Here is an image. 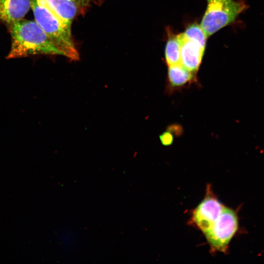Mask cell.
I'll return each mask as SVG.
<instances>
[{
    "mask_svg": "<svg viewBox=\"0 0 264 264\" xmlns=\"http://www.w3.org/2000/svg\"><path fill=\"white\" fill-rule=\"evenodd\" d=\"M7 27L11 37L8 59L40 54L65 56L36 21L22 19Z\"/></svg>",
    "mask_w": 264,
    "mask_h": 264,
    "instance_id": "obj_1",
    "label": "cell"
},
{
    "mask_svg": "<svg viewBox=\"0 0 264 264\" xmlns=\"http://www.w3.org/2000/svg\"><path fill=\"white\" fill-rule=\"evenodd\" d=\"M30 1L36 22L65 56L72 60H78L79 53L72 39L71 29L63 23L45 0Z\"/></svg>",
    "mask_w": 264,
    "mask_h": 264,
    "instance_id": "obj_2",
    "label": "cell"
},
{
    "mask_svg": "<svg viewBox=\"0 0 264 264\" xmlns=\"http://www.w3.org/2000/svg\"><path fill=\"white\" fill-rule=\"evenodd\" d=\"M207 1V8L200 25L207 38L233 22L246 6L243 2L234 0Z\"/></svg>",
    "mask_w": 264,
    "mask_h": 264,
    "instance_id": "obj_3",
    "label": "cell"
},
{
    "mask_svg": "<svg viewBox=\"0 0 264 264\" xmlns=\"http://www.w3.org/2000/svg\"><path fill=\"white\" fill-rule=\"evenodd\" d=\"M239 229L237 213L224 206L211 227L203 234L212 252H227L229 243Z\"/></svg>",
    "mask_w": 264,
    "mask_h": 264,
    "instance_id": "obj_4",
    "label": "cell"
},
{
    "mask_svg": "<svg viewBox=\"0 0 264 264\" xmlns=\"http://www.w3.org/2000/svg\"><path fill=\"white\" fill-rule=\"evenodd\" d=\"M224 205L207 186L204 198L192 211L190 222L197 229L205 233L221 214Z\"/></svg>",
    "mask_w": 264,
    "mask_h": 264,
    "instance_id": "obj_5",
    "label": "cell"
},
{
    "mask_svg": "<svg viewBox=\"0 0 264 264\" xmlns=\"http://www.w3.org/2000/svg\"><path fill=\"white\" fill-rule=\"evenodd\" d=\"M177 36L180 43V64L195 73L198 69L204 50L197 42L186 37L183 33Z\"/></svg>",
    "mask_w": 264,
    "mask_h": 264,
    "instance_id": "obj_6",
    "label": "cell"
},
{
    "mask_svg": "<svg viewBox=\"0 0 264 264\" xmlns=\"http://www.w3.org/2000/svg\"><path fill=\"white\" fill-rule=\"evenodd\" d=\"M30 7V0H0V22L8 26L23 19Z\"/></svg>",
    "mask_w": 264,
    "mask_h": 264,
    "instance_id": "obj_7",
    "label": "cell"
},
{
    "mask_svg": "<svg viewBox=\"0 0 264 264\" xmlns=\"http://www.w3.org/2000/svg\"><path fill=\"white\" fill-rule=\"evenodd\" d=\"M63 23L71 29L72 22L83 5L71 0H45Z\"/></svg>",
    "mask_w": 264,
    "mask_h": 264,
    "instance_id": "obj_8",
    "label": "cell"
},
{
    "mask_svg": "<svg viewBox=\"0 0 264 264\" xmlns=\"http://www.w3.org/2000/svg\"><path fill=\"white\" fill-rule=\"evenodd\" d=\"M195 76L181 64L169 66L168 72V84L170 88H178L195 80Z\"/></svg>",
    "mask_w": 264,
    "mask_h": 264,
    "instance_id": "obj_9",
    "label": "cell"
},
{
    "mask_svg": "<svg viewBox=\"0 0 264 264\" xmlns=\"http://www.w3.org/2000/svg\"><path fill=\"white\" fill-rule=\"evenodd\" d=\"M165 58L168 66L180 64V43L178 36L170 32L165 47Z\"/></svg>",
    "mask_w": 264,
    "mask_h": 264,
    "instance_id": "obj_10",
    "label": "cell"
},
{
    "mask_svg": "<svg viewBox=\"0 0 264 264\" xmlns=\"http://www.w3.org/2000/svg\"><path fill=\"white\" fill-rule=\"evenodd\" d=\"M183 34L186 37L197 42L203 50L205 49L207 37L200 25L192 24L188 26Z\"/></svg>",
    "mask_w": 264,
    "mask_h": 264,
    "instance_id": "obj_11",
    "label": "cell"
},
{
    "mask_svg": "<svg viewBox=\"0 0 264 264\" xmlns=\"http://www.w3.org/2000/svg\"><path fill=\"white\" fill-rule=\"evenodd\" d=\"M161 143L164 146H169L172 144L173 141V135L170 131H166L159 136Z\"/></svg>",
    "mask_w": 264,
    "mask_h": 264,
    "instance_id": "obj_12",
    "label": "cell"
},
{
    "mask_svg": "<svg viewBox=\"0 0 264 264\" xmlns=\"http://www.w3.org/2000/svg\"><path fill=\"white\" fill-rule=\"evenodd\" d=\"M71 0L75 1L76 2H79L82 4H84L86 3L87 0Z\"/></svg>",
    "mask_w": 264,
    "mask_h": 264,
    "instance_id": "obj_13",
    "label": "cell"
}]
</instances>
